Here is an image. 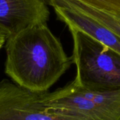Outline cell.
I'll return each instance as SVG.
<instances>
[{
  "mask_svg": "<svg viewBox=\"0 0 120 120\" xmlns=\"http://www.w3.org/2000/svg\"><path fill=\"white\" fill-rule=\"evenodd\" d=\"M0 120H91L53 110L44 105L41 93L22 88L13 81H0Z\"/></svg>",
  "mask_w": 120,
  "mask_h": 120,
  "instance_id": "cell-4",
  "label": "cell"
},
{
  "mask_svg": "<svg viewBox=\"0 0 120 120\" xmlns=\"http://www.w3.org/2000/svg\"><path fill=\"white\" fill-rule=\"evenodd\" d=\"M46 0H0V32L6 38L34 25L46 23Z\"/></svg>",
  "mask_w": 120,
  "mask_h": 120,
  "instance_id": "cell-5",
  "label": "cell"
},
{
  "mask_svg": "<svg viewBox=\"0 0 120 120\" xmlns=\"http://www.w3.org/2000/svg\"><path fill=\"white\" fill-rule=\"evenodd\" d=\"M58 18L68 28L82 31L120 54V37L103 25L71 7L53 3Z\"/></svg>",
  "mask_w": 120,
  "mask_h": 120,
  "instance_id": "cell-6",
  "label": "cell"
},
{
  "mask_svg": "<svg viewBox=\"0 0 120 120\" xmlns=\"http://www.w3.org/2000/svg\"><path fill=\"white\" fill-rule=\"evenodd\" d=\"M63 2L65 5L98 21L120 37V14H112L98 10L78 0H63Z\"/></svg>",
  "mask_w": 120,
  "mask_h": 120,
  "instance_id": "cell-7",
  "label": "cell"
},
{
  "mask_svg": "<svg viewBox=\"0 0 120 120\" xmlns=\"http://www.w3.org/2000/svg\"><path fill=\"white\" fill-rule=\"evenodd\" d=\"M73 39L72 81L82 88L108 91L120 89V54L90 35L69 28Z\"/></svg>",
  "mask_w": 120,
  "mask_h": 120,
  "instance_id": "cell-2",
  "label": "cell"
},
{
  "mask_svg": "<svg viewBox=\"0 0 120 120\" xmlns=\"http://www.w3.org/2000/svg\"><path fill=\"white\" fill-rule=\"evenodd\" d=\"M48 108L91 120H120V89L90 90L73 82L51 93H41Z\"/></svg>",
  "mask_w": 120,
  "mask_h": 120,
  "instance_id": "cell-3",
  "label": "cell"
},
{
  "mask_svg": "<svg viewBox=\"0 0 120 120\" xmlns=\"http://www.w3.org/2000/svg\"><path fill=\"white\" fill-rule=\"evenodd\" d=\"M5 72L18 86L46 92L72 64L46 23L27 27L6 39Z\"/></svg>",
  "mask_w": 120,
  "mask_h": 120,
  "instance_id": "cell-1",
  "label": "cell"
},
{
  "mask_svg": "<svg viewBox=\"0 0 120 120\" xmlns=\"http://www.w3.org/2000/svg\"><path fill=\"white\" fill-rule=\"evenodd\" d=\"M5 41H6V37H4V35L0 32V51L2 49L3 46L5 44Z\"/></svg>",
  "mask_w": 120,
  "mask_h": 120,
  "instance_id": "cell-9",
  "label": "cell"
},
{
  "mask_svg": "<svg viewBox=\"0 0 120 120\" xmlns=\"http://www.w3.org/2000/svg\"><path fill=\"white\" fill-rule=\"evenodd\" d=\"M49 1V0H47ZM95 8L112 14H120V0H78Z\"/></svg>",
  "mask_w": 120,
  "mask_h": 120,
  "instance_id": "cell-8",
  "label": "cell"
}]
</instances>
